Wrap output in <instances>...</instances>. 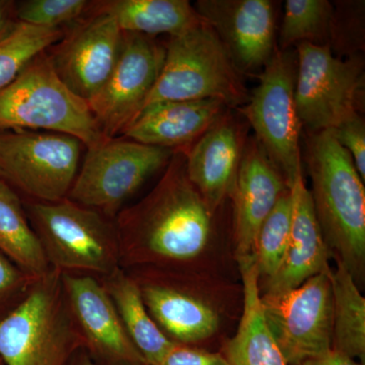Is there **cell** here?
Masks as SVG:
<instances>
[{"label":"cell","mask_w":365,"mask_h":365,"mask_svg":"<svg viewBox=\"0 0 365 365\" xmlns=\"http://www.w3.org/2000/svg\"><path fill=\"white\" fill-rule=\"evenodd\" d=\"M14 6H16V2L0 0V40L13 29L18 21L14 14Z\"/></svg>","instance_id":"obj_34"},{"label":"cell","mask_w":365,"mask_h":365,"mask_svg":"<svg viewBox=\"0 0 365 365\" xmlns=\"http://www.w3.org/2000/svg\"><path fill=\"white\" fill-rule=\"evenodd\" d=\"M93 6V2L86 0H26L16 4L14 14L16 21L28 25L62 28L81 20Z\"/></svg>","instance_id":"obj_29"},{"label":"cell","mask_w":365,"mask_h":365,"mask_svg":"<svg viewBox=\"0 0 365 365\" xmlns=\"http://www.w3.org/2000/svg\"><path fill=\"white\" fill-rule=\"evenodd\" d=\"M284 178L276 169L255 136L249 137L232 195L234 235L237 261L255 257L257 237L280 197L288 191Z\"/></svg>","instance_id":"obj_18"},{"label":"cell","mask_w":365,"mask_h":365,"mask_svg":"<svg viewBox=\"0 0 365 365\" xmlns=\"http://www.w3.org/2000/svg\"><path fill=\"white\" fill-rule=\"evenodd\" d=\"M333 14L328 0H287L278 48L287 50L300 43L330 46Z\"/></svg>","instance_id":"obj_27"},{"label":"cell","mask_w":365,"mask_h":365,"mask_svg":"<svg viewBox=\"0 0 365 365\" xmlns=\"http://www.w3.org/2000/svg\"><path fill=\"white\" fill-rule=\"evenodd\" d=\"M248 129L237 110H228L195 143L182 150L190 182L215 212L232 195Z\"/></svg>","instance_id":"obj_16"},{"label":"cell","mask_w":365,"mask_h":365,"mask_svg":"<svg viewBox=\"0 0 365 365\" xmlns=\"http://www.w3.org/2000/svg\"><path fill=\"white\" fill-rule=\"evenodd\" d=\"M297 53L277 48L270 62L256 76L259 85L246 105L237 111L246 120L270 158L284 178L288 188L302 170V124L295 106Z\"/></svg>","instance_id":"obj_8"},{"label":"cell","mask_w":365,"mask_h":365,"mask_svg":"<svg viewBox=\"0 0 365 365\" xmlns=\"http://www.w3.org/2000/svg\"><path fill=\"white\" fill-rule=\"evenodd\" d=\"M98 279L112 299L125 330L145 365L158 364L175 342L153 321L130 273L118 267L109 275Z\"/></svg>","instance_id":"obj_22"},{"label":"cell","mask_w":365,"mask_h":365,"mask_svg":"<svg viewBox=\"0 0 365 365\" xmlns=\"http://www.w3.org/2000/svg\"><path fill=\"white\" fill-rule=\"evenodd\" d=\"M68 365H98L91 359L90 355L88 354L85 351V350L81 349V351L76 353L74 355L73 359L71 360Z\"/></svg>","instance_id":"obj_35"},{"label":"cell","mask_w":365,"mask_h":365,"mask_svg":"<svg viewBox=\"0 0 365 365\" xmlns=\"http://www.w3.org/2000/svg\"><path fill=\"white\" fill-rule=\"evenodd\" d=\"M83 343L67 302L61 273L51 269L0 319L4 365H68Z\"/></svg>","instance_id":"obj_3"},{"label":"cell","mask_w":365,"mask_h":365,"mask_svg":"<svg viewBox=\"0 0 365 365\" xmlns=\"http://www.w3.org/2000/svg\"><path fill=\"white\" fill-rule=\"evenodd\" d=\"M292 217V195L288 190L262 225L257 237L255 259L259 282L270 279L279 268L289 239Z\"/></svg>","instance_id":"obj_28"},{"label":"cell","mask_w":365,"mask_h":365,"mask_svg":"<svg viewBox=\"0 0 365 365\" xmlns=\"http://www.w3.org/2000/svg\"><path fill=\"white\" fill-rule=\"evenodd\" d=\"M174 153L130 139H108L88 150L67 198L114 220Z\"/></svg>","instance_id":"obj_9"},{"label":"cell","mask_w":365,"mask_h":365,"mask_svg":"<svg viewBox=\"0 0 365 365\" xmlns=\"http://www.w3.org/2000/svg\"><path fill=\"white\" fill-rule=\"evenodd\" d=\"M215 213L187 176L185 151L175 150L157 186L114 220L120 266L165 270L195 260L207 247Z\"/></svg>","instance_id":"obj_1"},{"label":"cell","mask_w":365,"mask_h":365,"mask_svg":"<svg viewBox=\"0 0 365 365\" xmlns=\"http://www.w3.org/2000/svg\"><path fill=\"white\" fill-rule=\"evenodd\" d=\"M81 21L47 55L64 85L88 103L116 64L123 32L111 14L97 9Z\"/></svg>","instance_id":"obj_14"},{"label":"cell","mask_w":365,"mask_h":365,"mask_svg":"<svg viewBox=\"0 0 365 365\" xmlns=\"http://www.w3.org/2000/svg\"><path fill=\"white\" fill-rule=\"evenodd\" d=\"M126 271L138 285L153 321L170 341L178 344H193L217 332V313L178 282L176 276L151 268Z\"/></svg>","instance_id":"obj_17"},{"label":"cell","mask_w":365,"mask_h":365,"mask_svg":"<svg viewBox=\"0 0 365 365\" xmlns=\"http://www.w3.org/2000/svg\"><path fill=\"white\" fill-rule=\"evenodd\" d=\"M81 145L76 137L55 132H0L2 179L33 201L59 202L78 175Z\"/></svg>","instance_id":"obj_10"},{"label":"cell","mask_w":365,"mask_h":365,"mask_svg":"<svg viewBox=\"0 0 365 365\" xmlns=\"http://www.w3.org/2000/svg\"><path fill=\"white\" fill-rule=\"evenodd\" d=\"M24 207L51 269L102 278L121 267L114 220L68 198Z\"/></svg>","instance_id":"obj_6"},{"label":"cell","mask_w":365,"mask_h":365,"mask_svg":"<svg viewBox=\"0 0 365 365\" xmlns=\"http://www.w3.org/2000/svg\"><path fill=\"white\" fill-rule=\"evenodd\" d=\"M47 52V51H46ZM42 53L0 91V132H55L76 137L90 148L105 143L90 105L61 81Z\"/></svg>","instance_id":"obj_5"},{"label":"cell","mask_w":365,"mask_h":365,"mask_svg":"<svg viewBox=\"0 0 365 365\" xmlns=\"http://www.w3.org/2000/svg\"><path fill=\"white\" fill-rule=\"evenodd\" d=\"M249 98L244 76L204 21L188 32L170 37L162 71L143 110L155 103L197 100H217L237 110Z\"/></svg>","instance_id":"obj_4"},{"label":"cell","mask_w":365,"mask_h":365,"mask_svg":"<svg viewBox=\"0 0 365 365\" xmlns=\"http://www.w3.org/2000/svg\"><path fill=\"white\" fill-rule=\"evenodd\" d=\"M62 28H42L16 21L0 40V91L20 76L36 57L63 39Z\"/></svg>","instance_id":"obj_26"},{"label":"cell","mask_w":365,"mask_h":365,"mask_svg":"<svg viewBox=\"0 0 365 365\" xmlns=\"http://www.w3.org/2000/svg\"><path fill=\"white\" fill-rule=\"evenodd\" d=\"M165 45L155 37L123 32L116 64L88 105L106 139L123 134L143 110L162 71Z\"/></svg>","instance_id":"obj_12"},{"label":"cell","mask_w":365,"mask_h":365,"mask_svg":"<svg viewBox=\"0 0 365 365\" xmlns=\"http://www.w3.org/2000/svg\"><path fill=\"white\" fill-rule=\"evenodd\" d=\"M237 263L244 285V309L237 333L222 355L230 365H287L264 317L256 259Z\"/></svg>","instance_id":"obj_21"},{"label":"cell","mask_w":365,"mask_h":365,"mask_svg":"<svg viewBox=\"0 0 365 365\" xmlns=\"http://www.w3.org/2000/svg\"><path fill=\"white\" fill-rule=\"evenodd\" d=\"M309 191L331 253L359 284L365 270V189L352 158L333 131L306 132Z\"/></svg>","instance_id":"obj_2"},{"label":"cell","mask_w":365,"mask_h":365,"mask_svg":"<svg viewBox=\"0 0 365 365\" xmlns=\"http://www.w3.org/2000/svg\"><path fill=\"white\" fill-rule=\"evenodd\" d=\"M153 365H230L222 353L206 351L174 343Z\"/></svg>","instance_id":"obj_32"},{"label":"cell","mask_w":365,"mask_h":365,"mask_svg":"<svg viewBox=\"0 0 365 365\" xmlns=\"http://www.w3.org/2000/svg\"><path fill=\"white\" fill-rule=\"evenodd\" d=\"M0 253L36 279L51 270L20 196L0 180Z\"/></svg>","instance_id":"obj_24"},{"label":"cell","mask_w":365,"mask_h":365,"mask_svg":"<svg viewBox=\"0 0 365 365\" xmlns=\"http://www.w3.org/2000/svg\"><path fill=\"white\" fill-rule=\"evenodd\" d=\"M294 98L302 128L313 133L337 128L361 116L364 61L360 55L336 57L330 46H295Z\"/></svg>","instance_id":"obj_7"},{"label":"cell","mask_w":365,"mask_h":365,"mask_svg":"<svg viewBox=\"0 0 365 365\" xmlns=\"http://www.w3.org/2000/svg\"><path fill=\"white\" fill-rule=\"evenodd\" d=\"M299 365H364V364L357 361L349 355L332 347L323 354L307 359Z\"/></svg>","instance_id":"obj_33"},{"label":"cell","mask_w":365,"mask_h":365,"mask_svg":"<svg viewBox=\"0 0 365 365\" xmlns=\"http://www.w3.org/2000/svg\"><path fill=\"white\" fill-rule=\"evenodd\" d=\"M36 280L0 253V319L20 304Z\"/></svg>","instance_id":"obj_30"},{"label":"cell","mask_w":365,"mask_h":365,"mask_svg":"<svg viewBox=\"0 0 365 365\" xmlns=\"http://www.w3.org/2000/svg\"><path fill=\"white\" fill-rule=\"evenodd\" d=\"M62 284L83 350L98 365H145L97 277L61 273Z\"/></svg>","instance_id":"obj_15"},{"label":"cell","mask_w":365,"mask_h":365,"mask_svg":"<svg viewBox=\"0 0 365 365\" xmlns=\"http://www.w3.org/2000/svg\"><path fill=\"white\" fill-rule=\"evenodd\" d=\"M0 365H4V361H2L1 359H0Z\"/></svg>","instance_id":"obj_36"},{"label":"cell","mask_w":365,"mask_h":365,"mask_svg":"<svg viewBox=\"0 0 365 365\" xmlns=\"http://www.w3.org/2000/svg\"><path fill=\"white\" fill-rule=\"evenodd\" d=\"M96 9L111 14L122 32L150 37H175L204 21L188 0H113L100 2Z\"/></svg>","instance_id":"obj_23"},{"label":"cell","mask_w":365,"mask_h":365,"mask_svg":"<svg viewBox=\"0 0 365 365\" xmlns=\"http://www.w3.org/2000/svg\"><path fill=\"white\" fill-rule=\"evenodd\" d=\"M330 270L287 294H261L266 323L287 365H299L332 348Z\"/></svg>","instance_id":"obj_11"},{"label":"cell","mask_w":365,"mask_h":365,"mask_svg":"<svg viewBox=\"0 0 365 365\" xmlns=\"http://www.w3.org/2000/svg\"><path fill=\"white\" fill-rule=\"evenodd\" d=\"M341 146L352 158L362 181L365 180V124L362 116H357L331 129Z\"/></svg>","instance_id":"obj_31"},{"label":"cell","mask_w":365,"mask_h":365,"mask_svg":"<svg viewBox=\"0 0 365 365\" xmlns=\"http://www.w3.org/2000/svg\"><path fill=\"white\" fill-rule=\"evenodd\" d=\"M331 268L333 302L332 347L364 364L365 299L351 274L339 260Z\"/></svg>","instance_id":"obj_25"},{"label":"cell","mask_w":365,"mask_h":365,"mask_svg":"<svg viewBox=\"0 0 365 365\" xmlns=\"http://www.w3.org/2000/svg\"><path fill=\"white\" fill-rule=\"evenodd\" d=\"M197 13L215 31L242 76H258L272 59L277 11L271 0H199Z\"/></svg>","instance_id":"obj_13"},{"label":"cell","mask_w":365,"mask_h":365,"mask_svg":"<svg viewBox=\"0 0 365 365\" xmlns=\"http://www.w3.org/2000/svg\"><path fill=\"white\" fill-rule=\"evenodd\" d=\"M0 180H4L2 179L1 173H0Z\"/></svg>","instance_id":"obj_37"},{"label":"cell","mask_w":365,"mask_h":365,"mask_svg":"<svg viewBox=\"0 0 365 365\" xmlns=\"http://www.w3.org/2000/svg\"><path fill=\"white\" fill-rule=\"evenodd\" d=\"M289 190L292 195L289 239L279 268L266 281L264 294H287L331 268L329 260L333 255L322 234L304 174L297 178Z\"/></svg>","instance_id":"obj_19"},{"label":"cell","mask_w":365,"mask_h":365,"mask_svg":"<svg viewBox=\"0 0 365 365\" xmlns=\"http://www.w3.org/2000/svg\"><path fill=\"white\" fill-rule=\"evenodd\" d=\"M228 110L217 100L155 103L139 113L123 135L145 145L186 150Z\"/></svg>","instance_id":"obj_20"}]
</instances>
